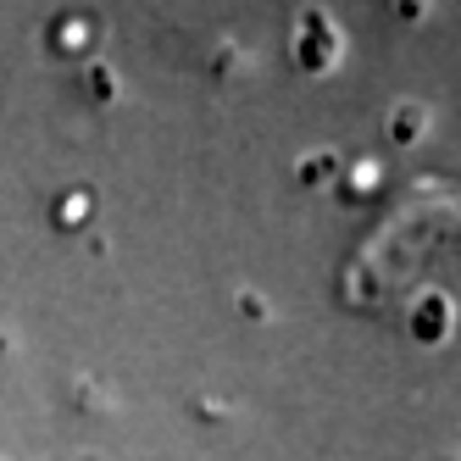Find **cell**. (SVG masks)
I'll return each mask as SVG.
<instances>
[{
    "mask_svg": "<svg viewBox=\"0 0 461 461\" xmlns=\"http://www.w3.org/2000/svg\"><path fill=\"white\" fill-rule=\"evenodd\" d=\"M450 322H456V312H450V301H445L439 289H428L422 301H411V312H406L411 339H422V345H439L450 334Z\"/></svg>",
    "mask_w": 461,
    "mask_h": 461,
    "instance_id": "obj_1",
    "label": "cell"
},
{
    "mask_svg": "<svg viewBox=\"0 0 461 461\" xmlns=\"http://www.w3.org/2000/svg\"><path fill=\"white\" fill-rule=\"evenodd\" d=\"M312 34H322V17H317V12H306V23H301V40H294V50H301V61H306L312 73H322L328 61L339 56V45H317Z\"/></svg>",
    "mask_w": 461,
    "mask_h": 461,
    "instance_id": "obj_2",
    "label": "cell"
},
{
    "mask_svg": "<svg viewBox=\"0 0 461 461\" xmlns=\"http://www.w3.org/2000/svg\"><path fill=\"white\" fill-rule=\"evenodd\" d=\"M50 217H56V228H84V222L95 217V194H89V189H73V194H61Z\"/></svg>",
    "mask_w": 461,
    "mask_h": 461,
    "instance_id": "obj_3",
    "label": "cell"
},
{
    "mask_svg": "<svg viewBox=\"0 0 461 461\" xmlns=\"http://www.w3.org/2000/svg\"><path fill=\"white\" fill-rule=\"evenodd\" d=\"M422 134H428V117H422L417 106H394V112H389V140H394V145H417Z\"/></svg>",
    "mask_w": 461,
    "mask_h": 461,
    "instance_id": "obj_4",
    "label": "cell"
},
{
    "mask_svg": "<svg viewBox=\"0 0 461 461\" xmlns=\"http://www.w3.org/2000/svg\"><path fill=\"white\" fill-rule=\"evenodd\" d=\"M50 40H56V50H89L95 45V23L89 17H68Z\"/></svg>",
    "mask_w": 461,
    "mask_h": 461,
    "instance_id": "obj_5",
    "label": "cell"
},
{
    "mask_svg": "<svg viewBox=\"0 0 461 461\" xmlns=\"http://www.w3.org/2000/svg\"><path fill=\"white\" fill-rule=\"evenodd\" d=\"M378 184H384V161L367 156V161H356V167H350V194H373Z\"/></svg>",
    "mask_w": 461,
    "mask_h": 461,
    "instance_id": "obj_6",
    "label": "cell"
},
{
    "mask_svg": "<svg viewBox=\"0 0 461 461\" xmlns=\"http://www.w3.org/2000/svg\"><path fill=\"white\" fill-rule=\"evenodd\" d=\"M89 89H95V101H112V95H117V78H112L106 68H89Z\"/></svg>",
    "mask_w": 461,
    "mask_h": 461,
    "instance_id": "obj_7",
    "label": "cell"
},
{
    "mask_svg": "<svg viewBox=\"0 0 461 461\" xmlns=\"http://www.w3.org/2000/svg\"><path fill=\"white\" fill-rule=\"evenodd\" d=\"M328 173H334V161H328V156H312L306 167H301V178H306V184H322Z\"/></svg>",
    "mask_w": 461,
    "mask_h": 461,
    "instance_id": "obj_8",
    "label": "cell"
},
{
    "mask_svg": "<svg viewBox=\"0 0 461 461\" xmlns=\"http://www.w3.org/2000/svg\"><path fill=\"white\" fill-rule=\"evenodd\" d=\"M394 6H401V17H406V23H417V17L428 12V0H394Z\"/></svg>",
    "mask_w": 461,
    "mask_h": 461,
    "instance_id": "obj_9",
    "label": "cell"
},
{
    "mask_svg": "<svg viewBox=\"0 0 461 461\" xmlns=\"http://www.w3.org/2000/svg\"><path fill=\"white\" fill-rule=\"evenodd\" d=\"M240 312H250V317H267V306H261L256 294H240Z\"/></svg>",
    "mask_w": 461,
    "mask_h": 461,
    "instance_id": "obj_10",
    "label": "cell"
}]
</instances>
